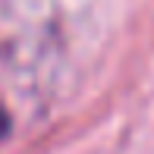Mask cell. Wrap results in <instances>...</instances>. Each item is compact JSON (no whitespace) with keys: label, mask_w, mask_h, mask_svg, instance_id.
Wrapping results in <instances>:
<instances>
[{"label":"cell","mask_w":154,"mask_h":154,"mask_svg":"<svg viewBox=\"0 0 154 154\" xmlns=\"http://www.w3.org/2000/svg\"><path fill=\"white\" fill-rule=\"evenodd\" d=\"M6 132H10V116H6V110L0 107V138H3Z\"/></svg>","instance_id":"cell-1"}]
</instances>
